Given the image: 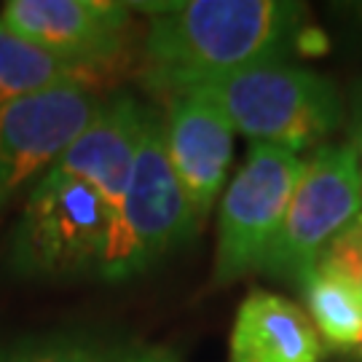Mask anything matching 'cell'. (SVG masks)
<instances>
[{"label":"cell","instance_id":"obj_16","mask_svg":"<svg viewBox=\"0 0 362 362\" xmlns=\"http://www.w3.org/2000/svg\"><path fill=\"white\" fill-rule=\"evenodd\" d=\"M349 121H351V148L357 156V167H360V182H362V78L354 81L349 89Z\"/></svg>","mask_w":362,"mask_h":362},{"label":"cell","instance_id":"obj_11","mask_svg":"<svg viewBox=\"0 0 362 362\" xmlns=\"http://www.w3.org/2000/svg\"><path fill=\"white\" fill-rule=\"evenodd\" d=\"M325 344L303 306L255 290L239 303L228 336V362H322Z\"/></svg>","mask_w":362,"mask_h":362},{"label":"cell","instance_id":"obj_18","mask_svg":"<svg viewBox=\"0 0 362 362\" xmlns=\"http://www.w3.org/2000/svg\"><path fill=\"white\" fill-rule=\"evenodd\" d=\"M0 362H6V354H3V351H0Z\"/></svg>","mask_w":362,"mask_h":362},{"label":"cell","instance_id":"obj_8","mask_svg":"<svg viewBox=\"0 0 362 362\" xmlns=\"http://www.w3.org/2000/svg\"><path fill=\"white\" fill-rule=\"evenodd\" d=\"M103 100L97 89L73 83L0 105V218L57 167Z\"/></svg>","mask_w":362,"mask_h":362},{"label":"cell","instance_id":"obj_4","mask_svg":"<svg viewBox=\"0 0 362 362\" xmlns=\"http://www.w3.org/2000/svg\"><path fill=\"white\" fill-rule=\"evenodd\" d=\"M199 220L172 172L161 113L148 107L129 185L110 226L105 282H127L156 269L199 233Z\"/></svg>","mask_w":362,"mask_h":362},{"label":"cell","instance_id":"obj_6","mask_svg":"<svg viewBox=\"0 0 362 362\" xmlns=\"http://www.w3.org/2000/svg\"><path fill=\"white\" fill-rule=\"evenodd\" d=\"M360 212L362 182L354 148L349 143L320 145L317 153L306 158L303 177L260 272L298 285L325 247Z\"/></svg>","mask_w":362,"mask_h":362},{"label":"cell","instance_id":"obj_10","mask_svg":"<svg viewBox=\"0 0 362 362\" xmlns=\"http://www.w3.org/2000/svg\"><path fill=\"white\" fill-rule=\"evenodd\" d=\"M148 105L129 94L105 97L89 127L78 134L65 156L57 161L59 172L91 185L116 218L129 185L134 158L143 140Z\"/></svg>","mask_w":362,"mask_h":362},{"label":"cell","instance_id":"obj_15","mask_svg":"<svg viewBox=\"0 0 362 362\" xmlns=\"http://www.w3.org/2000/svg\"><path fill=\"white\" fill-rule=\"evenodd\" d=\"M317 263L344 276L362 293V212L322 250Z\"/></svg>","mask_w":362,"mask_h":362},{"label":"cell","instance_id":"obj_3","mask_svg":"<svg viewBox=\"0 0 362 362\" xmlns=\"http://www.w3.org/2000/svg\"><path fill=\"white\" fill-rule=\"evenodd\" d=\"M199 91L236 134L298 156L322 145L346 118V97L333 78L287 62L250 67Z\"/></svg>","mask_w":362,"mask_h":362},{"label":"cell","instance_id":"obj_13","mask_svg":"<svg viewBox=\"0 0 362 362\" xmlns=\"http://www.w3.org/2000/svg\"><path fill=\"white\" fill-rule=\"evenodd\" d=\"M73 83L89 86V89L100 86L83 70L27 43L0 22V105H8L38 91L57 89V86H73Z\"/></svg>","mask_w":362,"mask_h":362},{"label":"cell","instance_id":"obj_1","mask_svg":"<svg viewBox=\"0 0 362 362\" xmlns=\"http://www.w3.org/2000/svg\"><path fill=\"white\" fill-rule=\"evenodd\" d=\"M143 8L151 11L137 43V78L167 100L285 62L306 19L300 3L285 0H177Z\"/></svg>","mask_w":362,"mask_h":362},{"label":"cell","instance_id":"obj_12","mask_svg":"<svg viewBox=\"0 0 362 362\" xmlns=\"http://www.w3.org/2000/svg\"><path fill=\"white\" fill-rule=\"evenodd\" d=\"M298 290L317 333L330 349L351 351L362 338V293L344 276L314 263L300 276Z\"/></svg>","mask_w":362,"mask_h":362},{"label":"cell","instance_id":"obj_17","mask_svg":"<svg viewBox=\"0 0 362 362\" xmlns=\"http://www.w3.org/2000/svg\"><path fill=\"white\" fill-rule=\"evenodd\" d=\"M346 362H362V338L351 351H346Z\"/></svg>","mask_w":362,"mask_h":362},{"label":"cell","instance_id":"obj_2","mask_svg":"<svg viewBox=\"0 0 362 362\" xmlns=\"http://www.w3.org/2000/svg\"><path fill=\"white\" fill-rule=\"evenodd\" d=\"M110 226L103 196L83 180L52 169L25 196L8 236L6 269L35 282L103 276Z\"/></svg>","mask_w":362,"mask_h":362},{"label":"cell","instance_id":"obj_5","mask_svg":"<svg viewBox=\"0 0 362 362\" xmlns=\"http://www.w3.org/2000/svg\"><path fill=\"white\" fill-rule=\"evenodd\" d=\"M303 169V156L263 143L250 145L247 161L220 196L212 269L215 285H231L247 274L260 272V263L282 228Z\"/></svg>","mask_w":362,"mask_h":362},{"label":"cell","instance_id":"obj_14","mask_svg":"<svg viewBox=\"0 0 362 362\" xmlns=\"http://www.w3.org/2000/svg\"><path fill=\"white\" fill-rule=\"evenodd\" d=\"M6 362H182L172 349L140 341L89 336H46L3 351Z\"/></svg>","mask_w":362,"mask_h":362},{"label":"cell","instance_id":"obj_7","mask_svg":"<svg viewBox=\"0 0 362 362\" xmlns=\"http://www.w3.org/2000/svg\"><path fill=\"white\" fill-rule=\"evenodd\" d=\"M0 22L97 83L127 67L134 49V6L116 0H8Z\"/></svg>","mask_w":362,"mask_h":362},{"label":"cell","instance_id":"obj_9","mask_svg":"<svg viewBox=\"0 0 362 362\" xmlns=\"http://www.w3.org/2000/svg\"><path fill=\"white\" fill-rule=\"evenodd\" d=\"M164 148L199 226L218 204L233 156L231 121L202 91L167 100Z\"/></svg>","mask_w":362,"mask_h":362}]
</instances>
